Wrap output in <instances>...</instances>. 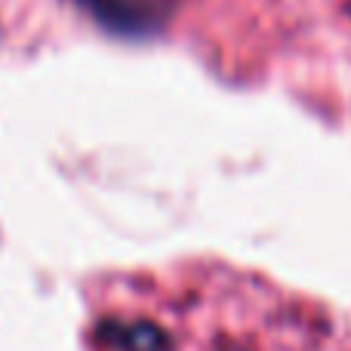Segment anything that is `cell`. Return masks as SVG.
Returning a JSON list of instances; mask_svg holds the SVG:
<instances>
[{
	"label": "cell",
	"mask_w": 351,
	"mask_h": 351,
	"mask_svg": "<svg viewBox=\"0 0 351 351\" xmlns=\"http://www.w3.org/2000/svg\"><path fill=\"white\" fill-rule=\"evenodd\" d=\"M99 25L121 34H145L167 16L160 0H77Z\"/></svg>",
	"instance_id": "obj_1"
}]
</instances>
